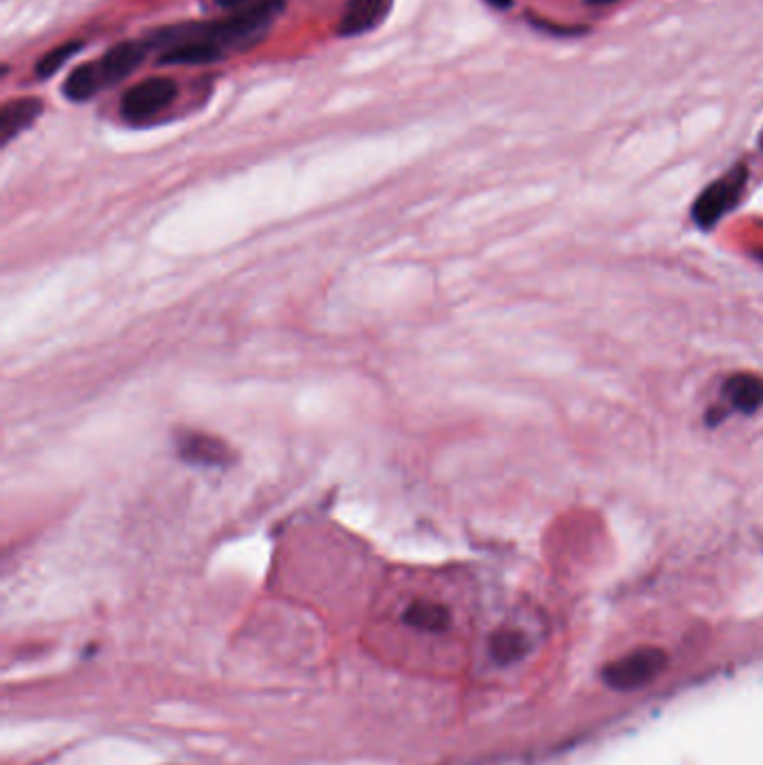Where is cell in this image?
<instances>
[{"instance_id":"obj_1","label":"cell","mask_w":763,"mask_h":765,"mask_svg":"<svg viewBox=\"0 0 763 765\" xmlns=\"http://www.w3.org/2000/svg\"><path fill=\"white\" fill-rule=\"evenodd\" d=\"M282 9H285V0H253L222 21L202 23V32L206 39L215 41L226 52L229 47H242L256 41L282 14Z\"/></svg>"},{"instance_id":"obj_15","label":"cell","mask_w":763,"mask_h":765,"mask_svg":"<svg viewBox=\"0 0 763 765\" xmlns=\"http://www.w3.org/2000/svg\"><path fill=\"white\" fill-rule=\"evenodd\" d=\"M589 5H609V3H616V0H587Z\"/></svg>"},{"instance_id":"obj_9","label":"cell","mask_w":763,"mask_h":765,"mask_svg":"<svg viewBox=\"0 0 763 765\" xmlns=\"http://www.w3.org/2000/svg\"><path fill=\"white\" fill-rule=\"evenodd\" d=\"M723 396L743 414L757 412L763 405V379L755 374H734L725 381Z\"/></svg>"},{"instance_id":"obj_5","label":"cell","mask_w":763,"mask_h":765,"mask_svg":"<svg viewBox=\"0 0 763 765\" xmlns=\"http://www.w3.org/2000/svg\"><path fill=\"white\" fill-rule=\"evenodd\" d=\"M148 52L150 47L146 39L112 45L110 50L97 61L103 88H108V85H115L119 81H124L126 77H130V74L137 70V65L146 59Z\"/></svg>"},{"instance_id":"obj_12","label":"cell","mask_w":763,"mask_h":765,"mask_svg":"<svg viewBox=\"0 0 763 765\" xmlns=\"http://www.w3.org/2000/svg\"><path fill=\"white\" fill-rule=\"evenodd\" d=\"M81 47H83L81 41H68V43H63L59 47H52V50L47 52V54H43L41 59H39V63H36V68H34L36 77H39V79H50L52 74L59 72L63 65L68 63L72 56L81 50Z\"/></svg>"},{"instance_id":"obj_11","label":"cell","mask_w":763,"mask_h":765,"mask_svg":"<svg viewBox=\"0 0 763 765\" xmlns=\"http://www.w3.org/2000/svg\"><path fill=\"white\" fill-rule=\"evenodd\" d=\"M488 649H491V658L497 665H511L515 660L524 658L526 649H529V640L515 629H499L491 636Z\"/></svg>"},{"instance_id":"obj_8","label":"cell","mask_w":763,"mask_h":765,"mask_svg":"<svg viewBox=\"0 0 763 765\" xmlns=\"http://www.w3.org/2000/svg\"><path fill=\"white\" fill-rule=\"evenodd\" d=\"M43 112V101L34 97L7 101L0 110V141L7 144L23 130L30 128Z\"/></svg>"},{"instance_id":"obj_7","label":"cell","mask_w":763,"mask_h":765,"mask_svg":"<svg viewBox=\"0 0 763 765\" xmlns=\"http://www.w3.org/2000/svg\"><path fill=\"white\" fill-rule=\"evenodd\" d=\"M180 455L197 466H224L231 461V450L226 443L211 434H184L180 439Z\"/></svg>"},{"instance_id":"obj_2","label":"cell","mask_w":763,"mask_h":765,"mask_svg":"<svg viewBox=\"0 0 763 765\" xmlns=\"http://www.w3.org/2000/svg\"><path fill=\"white\" fill-rule=\"evenodd\" d=\"M748 182V168L737 166L730 170L728 175H723L717 182H712L705 191L696 197L692 206V220L701 226V229H712L725 213H730L737 202L741 200L743 188Z\"/></svg>"},{"instance_id":"obj_13","label":"cell","mask_w":763,"mask_h":765,"mask_svg":"<svg viewBox=\"0 0 763 765\" xmlns=\"http://www.w3.org/2000/svg\"><path fill=\"white\" fill-rule=\"evenodd\" d=\"M215 3H218L224 9H233V12H235V9L249 5V3H253V0H215Z\"/></svg>"},{"instance_id":"obj_16","label":"cell","mask_w":763,"mask_h":765,"mask_svg":"<svg viewBox=\"0 0 763 765\" xmlns=\"http://www.w3.org/2000/svg\"><path fill=\"white\" fill-rule=\"evenodd\" d=\"M759 260H763V251H761V253H759Z\"/></svg>"},{"instance_id":"obj_10","label":"cell","mask_w":763,"mask_h":765,"mask_svg":"<svg viewBox=\"0 0 763 765\" xmlns=\"http://www.w3.org/2000/svg\"><path fill=\"white\" fill-rule=\"evenodd\" d=\"M101 88H103V81L97 68V61H92V63L79 65V68H74L68 74V79H65L63 83V94L74 103H83L92 99Z\"/></svg>"},{"instance_id":"obj_14","label":"cell","mask_w":763,"mask_h":765,"mask_svg":"<svg viewBox=\"0 0 763 765\" xmlns=\"http://www.w3.org/2000/svg\"><path fill=\"white\" fill-rule=\"evenodd\" d=\"M486 3L495 9H508L513 5V0H486Z\"/></svg>"},{"instance_id":"obj_4","label":"cell","mask_w":763,"mask_h":765,"mask_svg":"<svg viewBox=\"0 0 763 765\" xmlns=\"http://www.w3.org/2000/svg\"><path fill=\"white\" fill-rule=\"evenodd\" d=\"M667 663V656L661 649L643 647L631 651L616 663L605 669V680L616 689H634L652 680Z\"/></svg>"},{"instance_id":"obj_3","label":"cell","mask_w":763,"mask_h":765,"mask_svg":"<svg viewBox=\"0 0 763 765\" xmlns=\"http://www.w3.org/2000/svg\"><path fill=\"white\" fill-rule=\"evenodd\" d=\"M177 97V83L168 77H150L133 85L121 97V115L130 121H144L171 106Z\"/></svg>"},{"instance_id":"obj_6","label":"cell","mask_w":763,"mask_h":765,"mask_svg":"<svg viewBox=\"0 0 763 765\" xmlns=\"http://www.w3.org/2000/svg\"><path fill=\"white\" fill-rule=\"evenodd\" d=\"M385 12H388L385 0H350L338 21V36H361L374 30Z\"/></svg>"}]
</instances>
